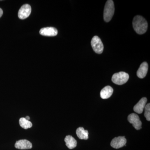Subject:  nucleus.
<instances>
[{
	"label": "nucleus",
	"mask_w": 150,
	"mask_h": 150,
	"mask_svg": "<svg viewBox=\"0 0 150 150\" xmlns=\"http://www.w3.org/2000/svg\"><path fill=\"white\" fill-rule=\"evenodd\" d=\"M3 14V11L2 9L1 8H0V18L2 16Z\"/></svg>",
	"instance_id": "17"
},
{
	"label": "nucleus",
	"mask_w": 150,
	"mask_h": 150,
	"mask_svg": "<svg viewBox=\"0 0 150 150\" xmlns=\"http://www.w3.org/2000/svg\"><path fill=\"white\" fill-rule=\"evenodd\" d=\"M134 30L139 34H143L146 32L148 29V23L143 17L137 16L133 21Z\"/></svg>",
	"instance_id": "1"
},
{
	"label": "nucleus",
	"mask_w": 150,
	"mask_h": 150,
	"mask_svg": "<svg viewBox=\"0 0 150 150\" xmlns=\"http://www.w3.org/2000/svg\"><path fill=\"white\" fill-rule=\"evenodd\" d=\"M144 116L148 121H150V104L146 105L145 108Z\"/></svg>",
	"instance_id": "16"
},
{
	"label": "nucleus",
	"mask_w": 150,
	"mask_h": 150,
	"mask_svg": "<svg viewBox=\"0 0 150 150\" xmlns=\"http://www.w3.org/2000/svg\"><path fill=\"white\" fill-rule=\"evenodd\" d=\"M126 139L124 137H118L114 138L111 141L110 146L115 149L123 147L126 145Z\"/></svg>",
	"instance_id": "7"
},
{
	"label": "nucleus",
	"mask_w": 150,
	"mask_h": 150,
	"mask_svg": "<svg viewBox=\"0 0 150 150\" xmlns=\"http://www.w3.org/2000/svg\"><path fill=\"white\" fill-rule=\"evenodd\" d=\"M115 11L114 3L112 0H108L105 6L103 18L105 21L108 22L111 20Z\"/></svg>",
	"instance_id": "2"
},
{
	"label": "nucleus",
	"mask_w": 150,
	"mask_h": 150,
	"mask_svg": "<svg viewBox=\"0 0 150 150\" xmlns=\"http://www.w3.org/2000/svg\"><path fill=\"white\" fill-rule=\"evenodd\" d=\"M92 47L93 51L98 54H101L103 50V45L101 39L98 36H94L91 41Z\"/></svg>",
	"instance_id": "4"
},
{
	"label": "nucleus",
	"mask_w": 150,
	"mask_h": 150,
	"mask_svg": "<svg viewBox=\"0 0 150 150\" xmlns=\"http://www.w3.org/2000/svg\"><path fill=\"white\" fill-rule=\"evenodd\" d=\"M148 71L147 63L144 62L141 64L139 69L137 71V76L140 79H143L146 77Z\"/></svg>",
	"instance_id": "11"
},
{
	"label": "nucleus",
	"mask_w": 150,
	"mask_h": 150,
	"mask_svg": "<svg viewBox=\"0 0 150 150\" xmlns=\"http://www.w3.org/2000/svg\"><path fill=\"white\" fill-rule=\"evenodd\" d=\"M25 119H27V120L29 121V120L30 119V118L29 116H26V118H25Z\"/></svg>",
	"instance_id": "18"
},
{
	"label": "nucleus",
	"mask_w": 150,
	"mask_h": 150,
	"mask_svg": "<svg viewBox=\"0 0 150 150\" xmlns=\"http://www.w3.org/2000/svg\"><path fill=\"white\" fill-rule=\"evenodd\" d=\"M147 102V99L146 98L144 97L142 98L134 106V111L139 114L142 113L146 106Z\"/></svg>",
	"instance_id": "10"
},
{
	"label": "nucleus",
	"mask_w": 150,
	"mask_h": 150,
	"mask_svg": "<svg viewBox=\"0 0 150 150\" xmlns=\"http://www.w3.org/2000/svg\"><path fill=\"white\" fill-rule=\"evenodd\" d=\"M31 8L29 5L24 4L22 6L18 11V16L21 19L27 18L31 13Z\"/></svg>",
	"instance_id": "6"
},
{
	"label": "nucleus",
	"mask_w": 150,
	"mask_h": 150,
	"mask_svg": "<svg viewBox=\"0 0 150 150\" xmlns=\"http://www.w3.org/2000/svg\"><path fill=\"white\" fill-rule=\"evenodd\" d=\"M129 75L124 72L115 73L112 75L111 80L112 82L118 85L126 83L129 80Z\"/></svg>",
	"instance_id": "3"
},
{
	"label": "nucleus",
	"mask_w": 150,
	"mask_h": 150,
	"mask_svg": "<svg viewBox=\"0 0 150 150\" xmlns=\"http://www.w3.org/2000/svg\"><path fill=\"white\" fill-rule=\"evenodd\" d=\"M39 33L43 36H55L58 34V30L54 27H46L41 28Z\"/></svg>",
	"instance_id": "9"
},
{
	"label": "nucleus",
	"mask_w": 150,
	"mask_h": 150,
	"mask_svg": "<svg viewBox=\"0 0 150 150\" xmlns=\"http://www.w3.org/2000/svg\"><path fill=\"white\" fill-rule=\"evenodd\" d=\"M64 141L66 142V146L70 149H72L76 147L77 144L76 140L71 136H67L65 137Z\"/></svg>",
	"instance_id": "13"
},
{
	"label": "nucleus",
	"mask_w": 150,
	"mask_h": 150,
	"mask_svg": "<svg viewBox=\"0 0 150 150\" xmlns=\"http://www.w3.org/2000/svg\"><path fill=\"white\" fill-rule=\"evenodd\" d=\"M128 120L136 130H140L142 128V122L139 115L135 113H131L128 116Z\"/></svg>",
	"instance_id": "5"
},
{
	"label": "nucleus",
	"mask_w": 150,
	"mask_h": 150,
	"mask_svg": "<svg viewBox=\"0 0 150 150\" xmlns=\"http://www.w3.org/2000/svg\"><path fill=\"white\" fill-rule=\"evenodd\" d=\"M113 90L110 86H108L103 88L100 93V97L102 99L109 98L113 93Z\"/></svg>",
	"instance_id": "12"
},
{
	"label": "nucleus",
	"mask_w": 150,
	"mask_h": 150,
	"mask_svg": "<svg viewBox=\"0 0 150 150\" xmlns=\"http://www.w3.org/2000/svg\"><path fill=\"white\" fill-rule=\"evenodd\" d=\"M19 123L20 126L25 129H29L32 126V123L31 122L25 119V118H21L19 121Z\"/></svg>",
	"instance_id": "15"
},
{
	"label": "nucleus",
	"mask_w": 150,
	"mask_h": 150,
	"mask_svg": "<svg viewBox=\"0 0 150 150\" xmlns=\"http://www.w3.org/2000/svg\"><path fill=\"white\" fill-rule=\"evenodd\" d=\"M15 147L18 149H29L32 148V144L31 142L27 140H20L17 141Z\"/></svg>",
	"instance_id": "8"
},
{
	"label": "nucleus",
	"mask_w": 150,
	"mask_h": 150,
	"mask_svg": "<svg viewBox=\"0 0 150 150\" xmlns=\"http://www.w3.org/2000/svg\"><path fill=\"white\" fill-rule=\"evenodd\" d=\"M76 134L79 139L82 140H87L88 139V132L83 127H79L77 129Z\"/></svg>",
	"instance_id": "14"
}]
</instances>
